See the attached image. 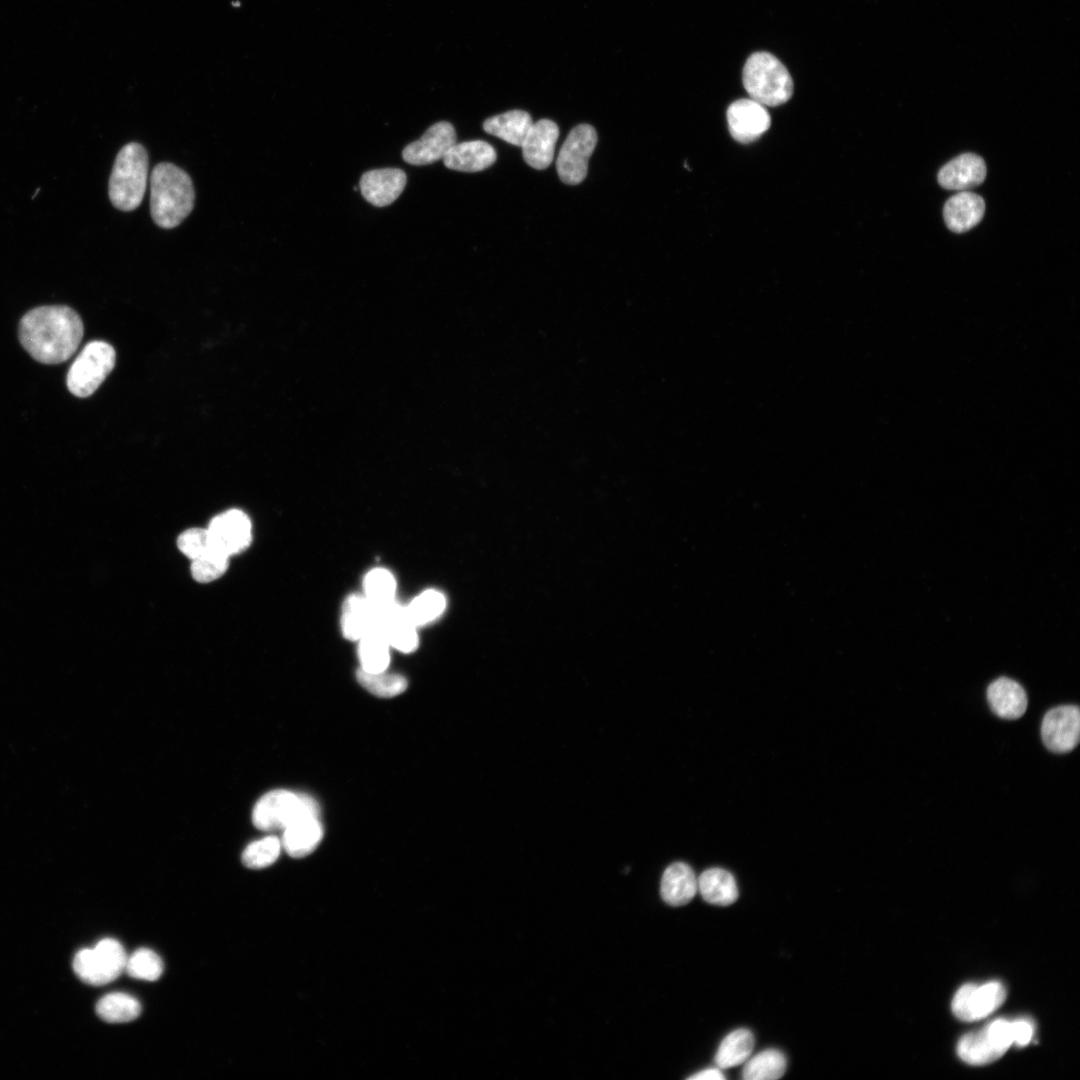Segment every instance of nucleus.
<instances>
[{
	"mask_svg": "<svg viewBox=\"0 0 1080 1080\" xmlns=\"http://www.w3.org/2000/svg\"><path fill=\"white\" fill-rule=\"evenodd\" d=\"M84 333L75 310L63 305L40 306L27 312L19 323V340L38 362L58 364L78 349Z\"/></svg>",
	"mask_w": 1080,
	"mask_h": 1080,
	"instance_id": "f257e3e1",
	"label": "nucleus"
},
{
	"mask_svg": "<svg viewBox=\"0 0 1080 1080\" xmlns=\"http://www.w3.org/2000/svg\"><path fill=\"white\" fill-rule=\"evenodd\" d=\"M194 187L190 176L172 163L157 164L150 176V212L163 229L178 226L192 211Z\"/></svg>",
	"mask_w": 1080,
	"mask_h": 1080,
	"instance_id": "f03ea898",
	"label": "nucleus"
},
{
	"mask_svg": "<svg viewBox=\"0 0 1080 1080\" xmlns=\"http://www.w3.org/2000/svg\"><path fill=\"white\" fill-rule=\"evenodd\" d=\"M149 159L145 148L136 142L118 152L109 178L108 194L113 206L133 211L143 200L147 186Z\"/></svg>",
	"mask_w": 1080,
	"mask_h": 1080,
	"instance_id": "7ed1b4c3",
	"label": "nucleus"
},
{
	"mask_svg": "<svg viewBox=\"0 0 1080 1080\" xmlns=\"http://www.w3.org/2000/svg\"><path fill=\"white\" fill-rule=\"evenodd\" d=\"M742 77L750 98L764 106L784 104L792 96L793 81L787 68L768 52L750 55Z\"/></svg>",
	"mask_w": 1080,
	"mask_h": 1080,
	"instance_id": "20e7f679",
	"label": "nucleus"
},
{
	"mask_svg": "<svg viewBox=\"0 0 1080 1080\" xmlns=\"http://www.w3.org/2000/svg\"><path fill=\"white\" fill-rule=\"evenodd\" d=\"M317 816L318 805L304 794L278 789L264 794L252 812V821L262 831L283 830L304 816Z\"/></svg>",
	"mask_w": 1080,
	"mask_h": 1080,
	"instance_id": "39448f33",
	"label": "nucleus"
},
{
	"mask_svg": "<svg viewBox=\"0 0 1080 1080\" xmlns=\"http://www.w3.org/2000/svg\"><path fill=\"white\" fill-rule=\"evenodd\" d=\"M114 348L104 341L85 345L67 374V387L77 397L93 394L115 365Z\"/></svg>",
	"mask_w": 1080,
	"mask_h": 1080,
	"instance_id": "423d86ee",
	"label": "nucleus"
},
{
	"mask_svg": "<svg viewBox=\"0 0 1080 1080\" xmlns=\"http://www.w3.org/2000/svg\"><path fill=\"white\" fill-rule=\"evenodd\" d=\"M126 961L127 955L121 943L105 938L95 947L77 952L73 969L86 984L100 986L115 980L125 970Z\"/></svg>",
	"mask_w": 1080,
	"mask_h": 1080,
	"instance_id": "0eeeda50",
	"label": "nucleus"
},
{
	"mask_svg": "<svg viewBox=\"0 0 1080 1080\" xmlns=\"http://www.w3.org/2000/svg\"><path fill=\"white\" fill-rule=\"evenodd\" d=\"M1012 1044V1021L997 1019L979 1031L964 1035L957 1053L968 1064L985 1065L1002 1057Z\"/></svg>",
	"mask_w": 1080,
	"mask_h": 1080,
	"instance_id": "6e6552de",
	"label": "nucleus"
},
{
	"mask_svg": "<svg viewBox=\"0 0 1080 1080\" xmlns=\"http://www.w3.org/2000/svg\"><path fill=\"white\" fill-rule=\"evenodd\" d=\"M596 144L597 132L593 126L580 124L570 131L556 161L557 173L564 183L576 185L585 179Z\"/></svg>",
	"mask_w": 1080,
	"mask_h": 1080,
	"instance_id": "1a4fd4ad",
	"label": "nucleus"
},
{
	"mask_svg": "<svg viewBox=\"0 0 1080 1080\" xmlns=\"http://www.w3.org/2000/svg\"><path fill=\"white\" fill-rule=\"evenodd\" d=\"M1005 998L1006 989L998 981H990L982 985L966 984L956 992L952 1001V1011L962 1021H977L999 1008Z\"/></svg>",
	"mask_w": 1080,
	"mask_h": 1080,
	"instance_id": "9d476101",
	"label": "nucleus"
},
{
	"mask_svg": "<svg viewBox=\"0 0 1080 1080\" xmlns=\"http://www.w3.org/2000/svg\"><path fill=\"white\" fill-rule=\"evenodd\" d=\"M207 530L211 546L229 557L247 549L252 539L249 517L239 509L217 515Z\"/></svg>",
	"mask_w": 1080,
	"mask_h": 1080,
	"instance_id": "9b49d317",
	"label": "nucleus"
},
{
	"mask_svg": "<svg viewBox=\"0 0 1080 1080\" xmlns=\"http://www.w3.org/2000/svg\"><path fill=\"white\" fill-rule=\"evenodd\" d=\"M1045 746L1055 753L1073 750L1080 739V710L1076 705H1062L1049 710L1041 724Z\"/></svg>",
	"mask_w": 1080,
	"mask_h": 1080,
	"instance_id": "f8f14e48",
	"label": "nucleus"
},
{
	"mask_svg": "<svg viewBox=\"0 0 1080 1080\" xmlns=\"http://www.w3.org/2000/svg\"><path fill=\"white\" fill-rule=\"evenodd\" d=\"M727 122L730 134L736 141L750 143L769 129L771 119L764 105L744 98L728 107Z\"/></svg>",
	"mask_w": 1080,
	"mask_h": 1080,
	"instance_id": "ddd939ff",
	"label": "nucleus"
},
{
	"mask_svg": "<svg viewBox=\"0 0 1080 1080\" xmlns=\"http://www.w3.org/2000/svg\"><path fill=\"white\" fill-rule=\"evenodd\" d=\"M456 143L454 127L446 121L437 122L402 151L403 159L412 165H427L443 160L449 149Z\"/></svg>",
	"mask_w": 1080,
	"mask_h": 1080,
	"instance_id": "4468645a",
	"label": "nucleus"
},
{
	"mask_svg": "<svg viewBox=\"0 0 1080 1080\" xmlns=\"http://www.w3.org/2000/svg\"><path fill=\"white\" fill-rule=\"evenodd\" d=\"M406 174L397 168L376 169L365 172L359 188L365 200L377 207L388 206L402 193L406 185Z\"/></svg>",
	"mask_w": 1080,
	"mask_h": 1080,
	"instance_id": "2eb2a0df",
	"label": "nucleus"
},
{
	"mask_svg": "<svg viewBox=\"0 0 1080 1080\" xmlns=\"http://www.w3.org/2000/svg\"><path fill=\"white\" fill-rule=\"evenodd\" d=\"M984 160L974 153L961 154L938 172V182L947 190L966 191L980 185L986 177Z\"/></svg>",
	"mask_w": 1080,
	"mask_h": 1080,
	"instance_id": "dca6fc26",
	"label": "nucleus"
},
{
	"mask_svg": "<svg viewBox=\"0 0 1080 1080\" xmlns=\"http://www.w3.org/2000/svg\"><path fill=\"white\" fill-rule=\"evenodd\" d=\"M558 136L555 122L541 119L533 123L521 145L525 162L535 169L547 168L553 160Z\"/></svg>",
	"mask_w": 1080,
	"mask_h": 1080,
	"instance_id": "f3484780",
	"label": "nucleus"
},
{
	"mask_svg": "<svg viewBox=\"0 0 1080 1080\" xmlns=\"http://www.w3.org/2000/svg\"><path fill=\"white\" fill-rule=\"evenodd\" d=\"M984 212L983 198L966 190L952 195L945 202L943 218L952 232L963 233L975 227L982 220Z\"/></svg>",
	"mask_w": 1080,
	"mask_h": 1080,
	"instance_id": "a211bd4d",
	"label": "nucleus"
},
{
	"mask_svg": "<svg viewBox=\"0 0 1080 1080\" xmlns=\"http://www.w3.org/2000/svg\"><path fill=\"white\" fill-rule=\"evenodd\" d=\"M987 700L991 710L1004 719H1018L1027 709V695L1016 681L1001 677L987 688Z\"/></svg>",
	"mask_w": 1080,
	"mask_h": 1080,
	"instance_id": "6ab92c4d",
	"label": "nucleus"
},
{
	"mask_svg": "<svg viewBox=\"0 0 1080 1080\" xmlns=\"http://www.w3.org/2000/svg\"><path fill=\"white\" fill-rule=\"evenodd\" d=\"M496 157L492 145L482 140H473L455 143L443 158V162L452 170L478 172L490 167Z\"/></svg>",
	"mask_w": 1080,
	"mask_h": 1080,
	"instance_id": "aec40b11",
	"label": "nucleus"
},
{
	"mask_svg": "<svg viewBox=\"0 0 1080 1080\" xmlns=\"http://www.w3.org/2000/svg\"><path fill=\"white\" fill-rule=\"evenodd\" d=\"M282 847L292 857L309 855L320 843L322 826L317 816H304L290 823L283 830Z\"/></svg>",
	"mask_w": 1080,
	"mask_h": 1080,
	"instance_id": "412c9836",
	"label": "nucleus"
},
{
	"mask_svg": "<svg viewBox=\"0 0 1080 1080\" xmlns=\"http://www.w3.org/2000/svg\"><path fill=\"white\" fill-rule=\"evenodd\" d=\"M698 890L697 878L692 868L682 862L669 865L663 873L660 885L662 899L669 905L689 903Z\"/></svg>",
	"mask_w": 1080,
	"mask_h": 1080,
	"instance_id": "4be33fe9",
	"label": "nucleus"
},
{
	"mask_svg": "<svg viewBox=\"0 0 1080 1080\" xmlns=\"http://www.w3.org/2000/svg\"><path fill=\"white\" fill-rule=\"evenodd\" d=\"M376 604L366 596L351 595L345 601L341 620L342 632L347 639L360 640L375 630Z\"/></svg>",
	"mask_w": 1080,
	"mask_h": 1080,
	"instance_id": "5701e85b",
	"label": "nucleus"
},
{
	"mask_svg": "<svg viewBox=\"0 0 1080 1080\" xmlns=\"http://www.w3.org/2000/svg\"><path fill=\"white\" fill-rule=\"evenodd\" d=\"M697 884L702 898L710 904L728 906L738 899L735 878L725 869L715 867L705 870L697 879Z\"/></svg>",
	"mask_w": 1080,
	"mask_h": 1080,
	"instance_id": "b1692460",
	"label": "nucleus"
},
{
	"mask_svg": "<svg viewBox=\"0 0 1080 1080\" xmlns=\"http://www.w3.org/2000/svg\"><path fill=\"white\" fill-rule=\"evenodd\" d=\"M532 124L533 121L528 112L511 110L485 120L483 129L509 144L521 147Z\"/></svg>",
	"mask_w": 1080,
	"mask_h": 1080,
	"instance_id": "393cba45",
	"label": "nucleus"
},
{
	"mask_svg": "<svg viewBox=\"0 0 1080 1080\" xmlns=\"http://www.w3.org/2000/svg\"><path fill=\"white\" fill-rule=\"evenodd\" d=\"M754 1043L750 1030L740 1028L732 1031L720 1043L715 1054V1063L721 1069L744 1063L751 1055Z\"/></svg>",
	"mask_w": 1080,
	"mask_h": 1080,
	"instance_id": "a878e982",
	"label": "nucleus"
},
{
	"mask_svg": "<svg viewBox=\"0 0 1080 1080\" xmlns=\"http://www.w3.org/2000/svg\"><path fill=\"white\" fill-rule=\"evenodd\" d=\"M96 1013L108 1023H126L135 1020L141 1013L139 1001L126 993H110L96 1004Z\"/></svg>",
	"mask_w": 1080,
	"mask_h": 1080,
	"instance_id": "bb28decb",
	"label": "nucleus"
},
{
	"mask_svg": "<svg viewBox=\"0 0 1080 1080\" xmlns=\"http://www.w3.org/2000/svg\"><path fill=\"white\" fill-rule=\"evenodd\" d=\"M786 1057L777 1049L764 1050L747 1061L742 1078L745 1080H775L786 1071Z\"/></svg>",
	"mask_w": 1080,
	"mask_h": 1080,
	"instance_id": "cd10ccee",
	"label": "nucleus"
},
{
	"mask_svg": "<svg viewBox=\"0 0 1080 1080\" xmlns=\"http://www.w3.org/2000/svg\"><path fill=\"white\" fill-rule=\"evenodd\" d=\"M389 643L378 630L367 633L360 639L359 659L361 669L367 672H382L389 665Z\"/></svg>",
	"mask_w": 1080,
	"mask_h": 1080,
	"instance_id": "c85d7f7f",
	"label": "nucleus"
},
{
	"mask_svg": "<svg viewBox=\"0 0 1080 1080\" xmlns=\"http://www.w3.org/2000/svg\"><path fill=\"white\" fill-rule=\"evenodd\" d=\"M356 676L366 690L379 697H394L407 688L406 678L399 674H388L385 671L373 673L360 668Z\"/></svg>",
	"mask_w": 1080,
	"mask_h": 1080,
	"instance_id": "c756f323",
	"label": "nucleus"
},
{
	"mask_svg": "<svg viewBox=\"0 0 1080 1080\" xmlns=\"http://www.w3.org/2000/svg\"><path fill=\"white\" fill-rule=\"evenodd\" d=\"M281 840L273 835L251 842L242 853L243 864L250 869H262L272 865L279 857Z\"/></svg>",
	"mask_w": 1080,
	"mask_h": 1080,
	"instance_id": "7c9ffc66",
	"label": "nucleus"
},
{
	"mask_svg": "<svg viewBox=\"0 0 1080 1080\" xmlns=\"http://www.w3.org/2000/svg\"><path fill=\"white\" fill-rule=\"evenodd\" d=\"M163 962L154 951L141 948L127 957L125 971L135 979L156 981L163 973Z\"/></svg>",
	"mask_w": 1080,
	"mask_h": 1080,
	"instance_id": "2f4dec72",
	"label": "nucleus"
},
{
	"mask_svg": "<svg viewBox=\"0 0 1080 1080\" xmlns=\"http://www.w3.org/2000/svg\"><path fill=\"white\" fill-rule=\"evenodd\" d=\"M445 605V598L440 592L427 590L416 597L406 609L410 620L417 626L437 618L443 612Z\"/></svg>",
	"mask_w": 1080,
	"mask_h": 1080,
	"instance_id": "473e14b6",
	"label": "nucleus"
},
{
	"mask_svg": "<svg viewBox=\"0 0 1080 1080\" xmlns=\"http://www.w3.org/2000/svg\"><path fill=\"white\" fill-rule=\"evenodd\" d=\"M229 565V556L217 551L213 547L192 560L191 573L193 578L201 583H208L222 576Z\"/></svg>",
	"mask_w": 1080,
	"mask_h": 1080,
	"instance_id": "72a5a7b5",
	"label": "nucleus"
},
{
	"mask_svg": "<svg viewBox=\"0 0 1080 1080\" xmlns=\"http://www.w3.org/2000/svg\"><path fill=\"white\" fill-rule=\"evenodd\" d=\"M366 597L377 605L393 601L396 582L393 575L385 569L371 570L364 579Z\"/></svg>",
	"mask_w": 1080,
	"mask_h": 1080,
	"instance_id": "f704fd0d",
	"label": "nucleus"
},
{
	"mask_svg": "<svg viewBox=\"0 0 1080 1080\" xmlns=\"http://www.w3.org/2000/svg\"><path fill=\"white\" fill-rule=\"evenodd\" d=\"M179 550L194 560L212 548L207 528H190L177 539Z\"/></svg>",
	"mask_w": 1080,
	"mask_h": 1080,
	"instance_id": "c9c22d12",
	"label": "nucleus"
},
{
	"mask_svg": "<svg viewBox=\"0 0 1080 1080\" xmlns=\"http://www.w3.org/2000/svg\"><path fill=\"white\" fill-rule=\"evenodd\" d=\"M1014 1044L1019 1047L1026 1046L1034 1035V1024L1030 1019H1018L1012 1021Z\"/></svg>",
	"mask_w": 1080,
	"mask_h": 1080,
	"instance_id": "e433bc0d",
	"label": "nucleus"
},
{
	"mask_svg": "<svg viewBox=\"0 0 1080 1080\" xmlns=\"http://www.w3.org/2000/svg\"><path fill=\"white\" fill-rule=\"evenodd\" d=\"M693 1080H724L725 1076L718 1068H708L688 1077Z\"/></svg>",
	"mask_w": 1080,
	"mask_h": 1080,
	"instance_id": "4c0bfd02",
	"label": "nucleus"
}]
</instances>
